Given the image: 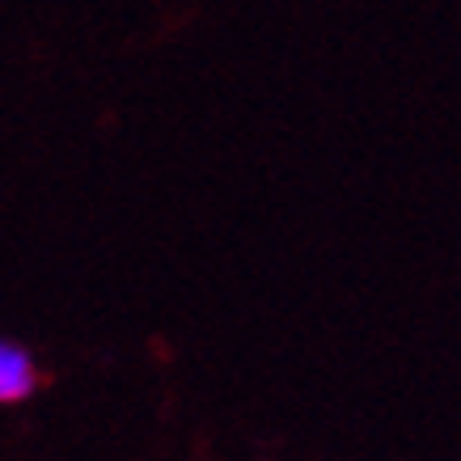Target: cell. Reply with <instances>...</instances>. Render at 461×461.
Masks as SVG:
<instances>
[{"instance_id":"obj_1","label":"cell","mask_w":461,"mask_h":461,"mask_svg":"<svg viewBox=\"0 0 461 461\" xmlns=\"http://www.w3.org/2000/svg\"><path fill=\"white\" fill-rule=\"evenodd\" d=\"M39 390V364L26 348L0 339V402H22Z\"/></svg>"}]
</instances>
